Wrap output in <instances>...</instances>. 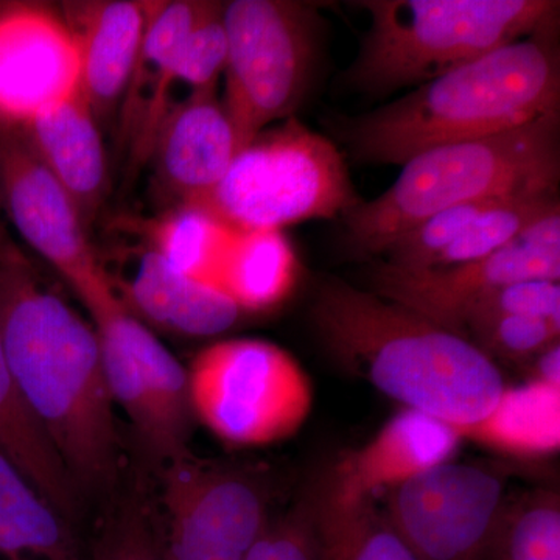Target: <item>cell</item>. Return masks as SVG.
<instances>
[{
	"label": "cell",
	"instance_id": "6da1fadb",
	"mask_svg": "<svg viewBox=\"0 0 560 560\" xmlns=\"http://www.w3.org/2000/svg\"><path fill=\"white\" fill-rule=\"evenodd\" d=\"M0 340L22 397L81 497L113 489L121 441L97 330L14 243L0 260Z\"/></svg>",
	"mask_w": 560,
	"mask_h": 560
},
{
	"label": "cell",
	"instance_id": "7a4b0ae2",
	"mask_svg": "<svg viewBox=\"0 0 560 560\" xmlns=\"http://www.w3.org/2000/svg\"><path fill=\"white\" fill-rule=\"evenodd\" d=\"M560 105L555 27L534 33L420 84L359 116H330L327 128L364 164L404 165L423 151L523 127Z\"/></svg>",
	"mask_w": 560,
	"mask_h": 560
},
{
	"label": "cell",
	"instance_id": "3957f363",
	"mask_svg": "<svg viewBox=\"0 0 560 560\" xmlns=\"http://www.w3.org/2000/svg\"><path fill=\"white\" fill-rule=\"evenodd\" d=\"M312 320L341 366L455 429L485 418L506 388L495 361L474 342L345 280L320 285Z\"/></svg>",
	"mask_w": 560,
	"mask_h": 560
},
{
	"label": "cell",
	"instance_id": "277c9868",
	"mask_svg": "<svg viewBox=\"0 0 560 560\" xmlns=\"http://www.w3.org/2000/svg\"><path fill=\"white\" fill-rule=\"evenodd\" d=\"M371 201L342 217L357 256L378 257L401 235L441 210L481 198L558 187L559 110L489 138L423 151Z\"/></svg>",
	"mask_w": 560,
	"mask_h": 560
},
{
	"label": "cell",
	"instance_id": "5b68a950",
	"mask_svg": "<svg viewBox=\"0 0 560 560\" xmlns=\"http://www.w3.org/2000/svg\"><path fill=\"white\" fill-rule=\"evenodd\" d=\"M370 28L341 75L350 90L388 95L420 86L534 33L555 27L552 0H361Z\"/></svg>",
	"mask_w": 560,
	"mask_h": 560
},
{
	"label": "cell",
	"instance_id": "8992f818",
	"mask_svg": "<svg viewBox=\"0 0 560 560\" xmlns=\"http://www.w3.org/2000/svg\"><path fill=\"white\" fill-rule=\"evenodd\" d=\"M334 140L296 117L238 151L226 175L194 202L234 231L276 230L345 217L360 202Z\"/></svg>",
	"mask_w": 560,
	"mask_h": 560
},
{
	"label": "cell",
	"instance_id": "52a82bcc",
	"mask_svg": "<svg viewBox=\"0 0 560 560\" xmlns=\"http://www.w3.org/2000/svg\"><path fill=\"white\" fill-rule=\"evenodd\" d=\"M223 108L241 150L294 116L311 88L320 44L318 5L296 0L224 3Z\"/></svg>",
	"mask_w": 560,
	"mask_h": 560
},
{
	"label": "cell",
	"instance_id": "ba28073f",
	"mask_svg": "<svg viewBox=\"0 0 560 560\" xmlns=\"http://www.w3.org/2000/svg\"><path fill=\"white\" fill-rule=\"evenodd\" d=\"M187 377L194 419L231 447L290 440L311 416V377L300 361L271 341L213 342L194 357Z\"/></svg>",
	"mask_w": 560,
	"mask_h": 560
},
{
	"label": "cell",
	"instance_id": "9c48e42d",
	"mask_svg": "<svg viewBox=\"0 0 560 560\" xmlns=\"http://www.w3.org/2000/svg\"><path fill=\"white\" fill-rule=\"evenodd\" d=\"M167 560H245L270 522L278 480L265 466L191 455L160 467Z\"/></svg>",
	"mask_w": 560,
	"mask_h": 560
},
{
	"label": "cell",
	"instance_id": "30bf717a",
	"mask_svg": "<svg viewBox=\"0 0 560 560\" xmlns=\"http://www.w3.org/2000/svg\"><path fill=\"white\" fill-rule=\"evenodd\" d=\"M506 478L448 460L385 493L386 521L418 560H482L506 525Z\"/></svg>",
	"mask_w": 560,
	"mask_h": 560
},
{
	"label": "cell",
	"instance_id": "8fae6325",
	"mask_svg": "<svg viewBox=\"0 0 560 560\" xmlns=\"http://www.w3.org/2000/svg\"><path fill=\"white\" fill-rule=\"evenodd\" d=\"M560 278V209L534 221L511 242L482 259L447 267L401 268L375 259L368 270L372 293L419 313L459 335L478 301L521 280Z\"/></svg>",
	"mask_w": 560,
	"mask_h": 560
},
{
	"label": "cell",
	"instance_id": "7c38bea8",
	"mask_svg": "<svg viewBox=\"0 0 560 560\" xmlns=\"http://www.w3.org/2000/svg\"><path fill=\"white\" fill-rule=\"evenodd\" d=\"M0 206L84 307L114 293L75 202L16 121L0 119Z\"/></svg>",
	"mask_w": 560,
	"mask_h": 560
},
{
	"label": "cell",
	"instance_id": "4fadbf2b",
	"mask_svg": "<svg viewBox=\"0 0 560 560\" xmlns=\"http://www.w3.org/2000/svg\"><path fill=\"white\" fill-rule=\"evenodd\" d=\"M79 91V57L61 14L43 5L0 9V119L25 124Z\"/></svg>",
	"mask_w": 560,
	"mask_h": 560
},
{
	"label": "cell",
	"instance_id": "5bb4252c",
	"mask_svg": "<svg viewBox=\"0 0 560 560\" xmlns=\"http://www.w3.org/2000/svg\"><path fill=\"white\" fill-rule=\"evenodd\" d=\"M128 276H108L125 308L147 327L191 338L228 331L245 315L215 283L173 270L150 248L128 250Z\"/></svg>",
	"mask_w": 560,
	"mask_h": 560
},
{
	"label": "cell",
	"instance_id": "9a60e30c",
	"mask_svg": "<svg viewBox=\"0 0 560 560\" xmlns=\"http://www.w3.org/2000/svg\"><path fill=\"white\" fill-rule=\"evenodd\" d=\"M150 2H66L61 18L79 57V91L98 124L119 113L145 32Z\"/></svg>",
	"mask_w": 560,
	"mask_h": 560
},
{
	"label": "cell",
	"instance_id": "2e32d148",
	"mask_svg": "<svg viewBox=\"0 0 560 560\" xmlns=\"http://www.w3.org/2000/svg\"><path fill=\"white\" fill-rule=\"evenodd\" d=\"M463 442L451 423L404 408L364 447L337 464L327 480L342 499L375 500L448 463Z\"/></svg>",
	"mask_w": 560,
	"mask_h": 560
},
{
	"label": "cell",
	"instance_id": "e0dca14e",
	"mask_svg": "<svg viewBox=\"0 0 560 560\" xmlns=\"http://www.w3.org/2000/svg\"><path fill=\"white\" fill-rule=\"evenodd\" d=\"M238 151L234 127L212 92L191 97L167 114L150 160L175 206L194 205L226 175Z\"/></svg>",
	"mask_w": 560,
	"mask_h": 560
},
{
	"label": "cell",
	"instance_id": "ac0fdd59",
	"mask_svg": "<svg viewBox=\"0 0 560 560\" xmlns=\"http://www.w3.org/2000/svg\"><path fill=\"white\" fill-rule=\"evenodd\" d=\"M219 2H150L145 32L121 98L119 132L132 164L150 161L162 86L184 40Z\"/></svg>",
	"mask_w": 560,
	"mask_h": 560
},
{
	"label": "cell",
	"instance_id": "d6986e66",
	"mask_svg": "<svg viewBox=\"0 0 560 560\" xmlns=\"http://www.w3.org/2000/svg\"><path fill=\"white\" fill-rule=\"evenodd\" d=\"M21 127L90 230L108 191V160L101 124L80 91L40 110Z\"/></svg>",
	"mask_w": 560,
	"mask_h": 560
},
{
	"label": "cell",
	"instance_id": "ffe728a7",
	"mask_svg": "<svg viewBox=\"0 0 560 560\" xmlns=\"http://www.w3.org/2000/svg\"><path fill=\"white\" fill-rule=\"evenodd\" d=\"M0 560H90V544L0 448Z\"/></svg>",
	"mask_w": 560,
	"mask_h": 560
},
{
	"label": "cell",
	"instance_id": "44dd1931",
	"mask_svg": "<svg viewBox=\"0 0 560 560\" xmlns=\"http://www.w3.org/2000/svg\"><path fill=\"white\" fill-rule=\"evenodd\" d=\"M0 448L51 506L79 525L80 490L22 397L0 340Z\"/></svg>",
	"mask_w": 560,
	"mask_h": 560
},
{
	"label": "cell",
	"instance_id": "7402d4cb",
	"mask_svg": "<svg viewBox=\"0 0 560 560\" xmlns=\"http://www.w3.org/2000/svg\"><path fill=\"white\" fill-rule=\"evenodd\" d=\"M298 278L296 254L282 231H235L215 283L246 315L280 307Z\"/></svg>",
	"mask_w": 560,
	"mask_h": 560
},
{
	"label": "cell",
	"instance_id": "603a6c76",
	"mask_svg": "<svg viewBox=\"0 0 560 560\" xmlns=\"http://www.w3.org/2000/svg\"><path fill=\"white\" fill-rule=\"evenodd\" d=\"M456 431L463 441L508 455H552L560 447V388L536 378L504 388L485 418Z\"/></svg>",
	"mask_w": 560,
	"mask_h": 560
},
{
	"label": "cell",
	"instance_id": "cb8c5ba5",
	"mask_svg": "<svg viewBox=\"0 0 560 560\" xmlns=\"http://www.w3.org/2000/svg\"><path fill=\"white\" fill-rule=\"evenodd\" d=\"M324 560H418L386 521L375 500H348L327 477L316 482Z\"/></svg>",
	"mask_w": 560,
	"mask_h": 560
},
{
	"label": "cell",
	"instance_id": "d4e9b609",
	"mask_svg": "<svg viewBox=\"0 0 560 560\" xmlns=\"http://www.w3.org/2000/svg\"><path fill=\"white\" fill-rule=\"evenodd\" d=\"M234 234L205 209L180 205L150 224L149 246L173 270L215 283Z\"/></svg>",
	"mask_w": 560,
	"mask_h": 560
},
{
	"label": "cell",
	"instance_id": "484cf974",
	"mask_svg": "<svg viewBox=\"0 0 560 560\" xmlns=\"http://www.w3.org/2000/svg\"><path fill=\"white\" fill-rule=\"evenodd\" d=\"M90 560H167L160 511L142 478L103 515L90 541Z\"/></svg>",
	"mask_w": 560,
	"mask_h": 560
},
{
	"label": "cell",
	"instance_id": "4316f807",
	"mask_svg": "<svg viewBox=\"0 0 560 560\" xmlns=\"http://www.w3.org/2000/svg\"><path fill=\"white\" fill-rule=\"evenodd\" d=\"M556 209H560L558 187L515 191L486 210L458 241L442 250L429 268L447 267L490 256L506 248L529 224Z\"/></svg>",
	"mask_w": 560,
	"mask_h": 560
},
{
	"label": "cell",
	"instance_id": "83f0119b",
	"mask_svg": "<svg viewBox=\"0 0 560 560\" xmlns=\"http://www.w3.org/2000/svg\"><path fill=\"white\" fill-rule=\"evenodd\" d=\"M223 7L224 3H219L215 10L210 11L180 46L158 102L156 132L167 114L180 105L184 90L187 101L197 95L217 92V84L224 73L228 60Z\"/></svg>",
	"mask_w": 560,
	"mask_h": 560
},
{
	"label": "cell",
	"instance_id": "f1b7e54d",
	"mask_svg": "<svg viewBox=\"0 0 560 560\" xmlns=\"http://www.w3.org/2000/svg\"><path fill=\"white\" fill-rule=\"evenodd\" d=\"M510 195L512 194L463 202L434 213L429 220L422 221L390 243L389 248L382 254V259L401 268H429L442 250L458 241L486 210Z\"/></svg>",
	"mask_w": 560,
	"mask_h": 560
},
{
	"label": "cell",
	"instance_id": "f546056e",
	"mask_svg": "<svg viewBox=\"0 0 560 560\" xmlns=\"http://www.w3.org/2000/svg\"><path fill=\"white\" fill-rule=\"evenodd\" d=\"M245 560H324L316 485L271 515Z\"/></svg>",
	"mask_w": 560,
	"mask_h": 560
},
{
	"label": "cell",
	"instance_id": "4dcf8cb0",
	"mask_svg": "<svg viewBox=\"0 0 560 560\" xmlns=\"http://www.w3.org/2000/svg\"><path fill=\"white\" fill-rule=\"evenodd\" d=\"M508 560H560V503L552 492L529 497L508 514L503 536Z\"/></svg>",
	"mask_w": 560,
	"mask_h": 560
},
{
	"label": "cell",
	"instance_id": "1f68e13d",
	"mask_svg": "<svg viewBox=\"0 0 560 560\" xmlns=\"http://www.w3.org/2000/svg\"><path fill=\"white\" fill-rule=\"evenodd\" d=\"M560 326L536 316H499L478 324L467 335L486 355L521 361L539 355L559 341Z\"/></svg>",
	"mask_w": 560,
	"mask_h": 560
},
{
	"label": "cell",
	"instance_id": "d6a6232c",
	"mask_svg": "<svg viewBox=\"0 0 560 560\" xmlns=\"http://www.w3.org/2000/svg\"><path fill=\"white\" fill-rule=\"evenodd\" d=\"M536 316L560 326V287L558 280L529 279L493 290L471 308L464 320L460 337L466 338L478 324L499 316Z\"/></svg>",
	"mask_w": 560,
	"mask_h": 560
},
{
	"label": "cell",
	"instance_id": "836d02e7",
	"mask_svg": "<svg viewBox=\"0 0 560 560\" xmlns=\"http://www.w3.org/2000/svg\"><path fill=\"white\" fill-rule=\"evenodd\" d=\"M534 378L560 388V346L559 341L537 355Z\"/></svg>",
	"mask_w": 560,
	"mask_h": 560
},
{
	"label": "cell",
	"instance_id": "e575fe53",
	"mask_svg": "<svg viewBox=\"0 0 560 560\" xmlns=\"http://www.w3.org/2000/svg\"><path fill=\"white\" fill-rule=\"evenodd\" d=\"M11 238L7 234L5 228H3L2 219H0V260L5 256L7 249L11 245Z\"/></svg>",
	"mask_w": 560,
	"mask_h": 560
}]
</instances>
